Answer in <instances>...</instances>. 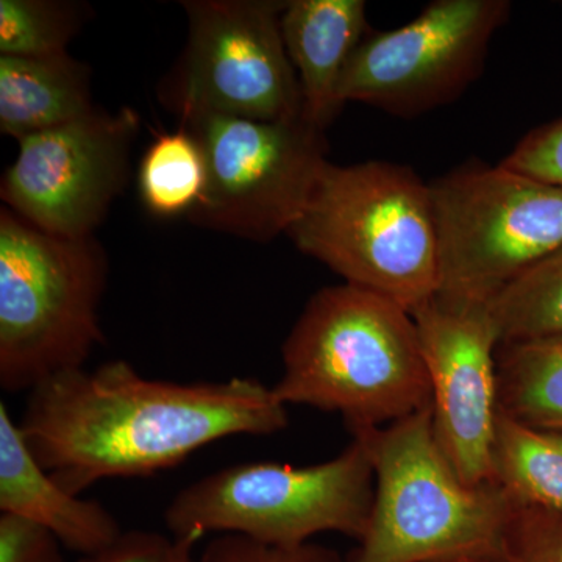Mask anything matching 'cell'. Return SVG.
Segmentation results:
<instances>
[{
    "instance_id": "1",
    "label": "cell",
    "mask_w": 562,
    "mask_h": 562,
    "mask_svg": "<svg viewBox=\"0 0 562 562\" xmlns=\"http://www.w3.org/2000/svg\"><path fill=\"white\" fill-rule=\"evenodd\" d=\"M288 406L257 379H147L124 360L72 369L29 392L20 422L33 457L79 495L106 479L168 471L232 436H271Z\"/></svg>"
},
{
    "instance_id": "2",
    "label": "cell",
    "mask_w": 562,
    "mask_h": 562,
    "mask_svg": "<svg viewBox=\"0 0 562 562\" xmlns=\"http://www.w3.org/2000/svg\"><path fill=\"white\" fill-rule=\"evenodd\" d=\"M283 405L341 414L347 428H380L431 409V383L416 322L376 292L322 288L281 347Z\"/></svg>"
},
{
    "instance_id": "3",
    "label": "cell",
    "mask_w": 562,
    "mask_h": 562,
    "mask_svg": "<svg viewBox=\"0 0 562 562\" xmlns=\"http://www.w3.org/2000/svg\"><path fill=\"white\" fill-rule=\"evenodd\" d=\"M290 236L346 283L417 312L438 294L430 187L408 166L328 161Z\"/></svg>"
},
{
    "instance_id": "4",
    "label": "cell",
    "mask_w": 562,
    "mask_h": 562,
    "mask_svg": "<svg viewBox=\"0 0 562 562\" xmlns=\"http://www.w3.org/2000/svg\"><path fill=\"white\" fill-rule=\"evenodd\" d=\"M350 432L371 458L375 497L347 562L502 560L514 505L495 483L462 482L432 435L431 409Z\"/></svg>"
},
{
    "instance_id": "5",
    "label": "cell",
    "mask_w": 562,
    "mask_h": 562,
    "mask_svg": "<svg viewBox=\"0 0 562 562\" xmlns=\"http://www.w3.org/2000/svg\"><path fill=\"white\" fill-rule=\"evenodd\" d=\"M109 258L95 236L65 238L0 210V386L31 392L85 368L103 342Z\"/></svg>"
},
{
    "instance_id": "6",
    "label": "cell",
    "mask_w": 562,
    "mask_h": 562,
    "mask_svg": "<svg viewBox=\"0 0 562 562\" xmlns=\"http://www.w3.org/2000/svg\"><path fill=\"white\" fill-rule=\"evenodd\" d=\"M375 473L358 438L321 464L258 461L188 484L165 512L172 538L235 535L271 547H299L322 532L361 541L371 520Z\"/></svg>"
},
{
    "instance_id": "7",
    "label": "cell",
    "mask_w": 562,
    "mask_h": 562,
    "mask_svg": "<svg viewBox=\"0 0 562 562\" xmlns=\"http://www.w3.org/2000/svg\"><path fill=\"white\" fill-rule=\"evenodd\" d=\"M430 187L439 286L447 305L490 306L562 244V190L472 160Z\"/></svg>"
},
{
    "instance_id": "8",
    "label": "cell",
    "mask_w": 562,
    "mask_h": 562,
    "mask_svg": "<svg viewBox=\"0 0 562 562\" xmlns=\"http://www.w3.org/2000/svg\"><path fill=\"white\" fill-rule=\"evenodd\" d=\"M188 41L161 83L180 121L199 114L281 122L303 116L283 35V0H187Z\"/></svg>"
},
{
    "instance_id": "9",
    "label": "cell",
    "mask_w": 562,
    "mask_h": 562,
    "mask_svg": "<svg viewBox=\"0 0 562 562\" xmlns=\"http://www.w3.org/2000/svg\"><path fill=\"white\" fill-rule=\"evenodd\" d=\"M201 144L206 184L187 220L255 243L286 235L327 165L325 131L305 117L262 122L199 114L180 121Z\"/></svg>"
},
{
    "instance_id": "10",
    "label": "cell",
    "mask_w": 562,
    "mask_h": 562,
    "mask_svg": "<svg viewBox=\"0 0 562 562\" xmlns=\"http://www.w3.org/2000/svg\"><path fill=\"white\" fill-rule=\"evenodd\" d=\"M509 13L508 0H436L402 27L369 33L347 63L339 101L408 120L449 105L483 72Z\"/></svg>"
},
{
    "instance_id": "11",
    "label": "cell",
    "mask_w": 562,
    "mask_h": 562,
    "mask_svg": "<svg viewBox=\"0 0 562 562\" xmlns=\"http://www.w3.org/2000/svg\"><path fill=\"white\" fill-rule=\"evenodd\" d=\"M135 110L95 109L87 116L25 136L5 169L0 198L40 231L65 238L94 236L131 176Z\"/></svg>"
},
{
    "instance_id": "12",
    "label": "cell",
    "mask_w": 562,
    "mask_h": 562,
    "mask_svg": "<svg viewBox=\"0 0 562 562\" xmlns=\"http://www.w3.org/2000/svg\"><path fill=\"white\" fill-rule=\"evenodd\" d=\"M413 317L430 375L436 442L462 482L490 484L502 342L490 306L432 299Z\"/></svg>"
},
{
    "instance_id": "13",
    "label": "cell",
    "mask_w": 562,
    "mask_h": 562,
    "mask_svg": "<svg viewBox=\"0 0 562 562\" xmlns=\"http://www.w3.org/2000/svg\"><path fill=\"white\" fill-rule=\"evenodd\" d=\"M0 512L50 531L65 549L90 557L113 546L122 528L95 501H85L52 479L33 457L21 425L0 402Z\"/></svg>"
},
{
    "instance_id": "14",
    "label": "cell",
    "mask_w": 562,
    "mask_h": 562,
    "mask_svg": "<svg viewBox=\"0 0 562 562\" xmlns=\"http://www.w3.org/2000/svg\"><path fill=\"white\" fill-rule=\"evenodd\" d=\"M364 0H290L281 35L303 95V117L327 131L344 103L339 83L351 55L371 33Z\"/></svg>"
},
{
    "instance_id": "15",
    "label": "cell",
    "mask_w": 562,
    "mask_h": 562,
    "mask_svg": "<svg viewBox=\"0 0 562 562\" xmlns=\"http://www.w3.org/2000/svg\"><path fill=\"white\" fill-rule=\"evenodd\" d=\"M91 70L65 54L0 55V132L16 140L87 116Z\"/></svg>"
},
{
    "instance_id": "16",
    "label": "cell",
    "mask_w": 562,
    "mask_h": 562,
    "mask_svg": "<svg viewBox=\"0 0 562 562\" xmlns=\"http://www.w3.org/2000/svg\"><path fill=\"white\" fill-rule=\"evenodd\" d=\"M492 483L514 506L562 513V431L520 424L498 409Z\"/></svg>"
},
{
    "instance_id": "17",
    "label": "cell",
    "mask_w": 562,
    "mask_h": 562,
    "mask_svg": "<svg viewBox=\"0 0 562 562\" xmlns=\"http://www.w3.org/2000/svg\"><path fill=\"white\" fill-rule=\"evenodd\" d=\"M498 409L541 430L562 431V336L501 342Z\"/></svg>"
},
{
    "instance_id": "18",
    "label": "cell",
    "mask_w": 562,
    "mask_h": 562,
    "mask_svg": "<svg viewBox=\"0 0 562 562\" xmlns=\"http://www.w3.org/2000/svg\"><path fill=\"white\" fill-rule=\"evenodd\" d=\"M205 184V157L188 128L180 125L155 136L138 171L140 201L154 216L187 217L201 202Z\"/></svg>"
},
{
    "instance_id": "19",
    "label": "cell",
    "mask_w": 562,
    "mask_h": 562,
    "mask_svg": "<svg viewBox=\"0 0 562 562\" xmlns=\"http://www.w3.org/2000/svg\"><path fill=\"white\" fill-rule=\"evenodd\" d=\"M502 342L562 336V244L490 305Z\"/></svg>"
},
{
    "instance_id": "20",
    "label": "cell",
    "mask_w": 562,
    "mask_h": 562,
    "mask_svg": "<svg viewBox=\"0 0 562 562\" xmlns=\"http://www.w3.org/2000/svg\"><path fill=\"white\" fill-rule=\"evenodd\" d=\"M79 3L0 0V55L43 57L65 54L83 25Z\"/></svg>"
},
{
    "instance_id": "21",
    "label": "cell",
    "mask_w": 562,
    "mask_h": 562,
    "mask_svg": "<svg viewBox=\"0 0 562 562\" xmlns=\"http://www.w3.org/2000/svg\"><path fill=\"white\" fill-rule=\"evenodd\" d=\"M503 562H562V513L514 506Z\"/></svg>"
},
{
    "instance_id": "22",
    "label": "cell",
    "mask_w": 562,
    "mask_h": 562,
    "mask_svg": "<svg viewBox=\"0 0 562 562\" xmlns=\"http://www.w3.org/2000/svg\"><path fill=\"white\" fill-rule=\"evenodd\" d=\"M199 562H347L346 558L308 542L299 547H271L250 541L243 536L221 535L211 539Z\"/></svg>"
},
{
    "instance_id": "23",
    "label": "cell",
    "mask_w": 562,
    "mask_h": 562,
    "mask_svg": "<svg viewBox=\"0 0 562 562\" xmlns=\"http://www.w3.org/2000/svg\"><path fill=\"white\" fill-rule=\"evenodd\" d=\"M198 543L155 531H124L109 549L81 557L79 562H199L194 554Z\"/></svg>"
},
{
    "instance_id": "24",
    "label": "cell",
    "mask_w": 562,
    "mask_h": 562,
    "mask_svg": "<svg viewBox=\"0 0 562 562\" xmlns=\"http://www.w3.org/2000/svg\"><path fill=\"white\" fill-rule=\"evenodd\" d=\"M502 165L562 190V117L528 133Z\"/></svg>"
},
{
    "instance_id": "25",
    "label": "cell",
    "mask_w": 562,
    "mask_h": 562,
    "mask_svg": "<svg viewBox=\"0 0 562 562\" xmlns=\"http://www.w3.org/2000/svg\"><path fill=\"white\" fill-rule=\"evenodd\" d=\"M61 549L46 528L11 514L0 516V562H65Z\"/></svg>"
},
{
    "instance_id": "26",
    "label": "cell",
    "mask_w": 562,
    "mask_h": 562,
    "mask_svg": "<svg viewBox=\"0 0 562 562\" xmlns=\"http://www.w3.org/2000/svg\"><path fill=\"white\" fill-rule=\"evenodd\" d=\"M452 562H503L498 558H469V560H460Z\"/></svg>"
}]
</instances>
